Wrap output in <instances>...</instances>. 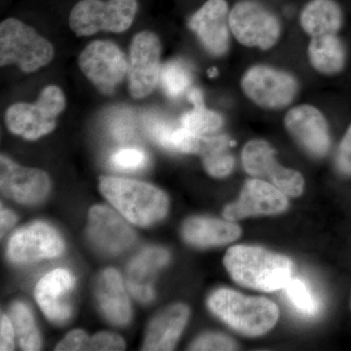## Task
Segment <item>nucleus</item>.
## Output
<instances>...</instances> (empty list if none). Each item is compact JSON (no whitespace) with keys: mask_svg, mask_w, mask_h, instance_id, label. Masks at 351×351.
<instances>
[{"mask_svg":"<svg viewBox=\"0 0 351 351\" xmlns=\"http://www.w3.org/2000/svg\"><path fill=\"white\" fill-rule=\"evenodd\" d=\"M223 263L235 282L263 292L284 289L293 277L291 260L260 247H232Z\"/></svg>","mask_w":351,"mask_h":351,"instance_id":"f257e3e1","label":"nucleus"},{"mask_svg":"<svg viewBox=\"0 0 351 351\" xmlns=\"http://www.w3.org/2000/svg\"><path fill=\"white\" fill-rule=\"evenodd\" d=\"M100 191L124 218L135 225H152L167 214V196L147 182L101 177Z\"/></svg>","mask_w":351,"mask_h":351,"instance_id":"f03ea898","label":"nucleus"},{"mask_svg":"<svg viewBox=\"0 0 351 351\" xmlns=\"http://www.w3.org/2000/svg\"><path fill=\"white\" fill-rule=\"evenodd\" d=\"M207 304L219 319L245 336L265 334L279 317L278 307L274 302L262 297H245L230 289L215 291Z\"/></svg>","mask_w":351,"mask_h":351,"instance_id":"7ed1b4c3","label":"nucleus"},{"mask_svg":"<svg viewBox=\"0 0 351 351\" xmlns=\"http://www.w3.org/2000/svg\"><path fill=\"white\" fill-rule=\"evenodd\" d=\"M54 57L52 44L29 25L15 18L0 25V64H17L24 73H34Z\"/></svg>","mask_w":351,"mask_h":351,"instance_id":"20e7f679","label":"nucleus"},{"mask_svg":"<svg viewBox=\"0 0 351 351\" xmlns=\"http://www.w3.org/2000/svg\"><path fill=\"white\" fill-rule=\"evenodd\" d=\"M66 108L63 91L55 85L44 88L34 104H14L7 110L6 125L15 135L38 140L54 130L56 117Z\"/></svg>","mask_w":351,"mask_h":351,"instance_id":"39448f33","label":"nucleus"},{"mask_svg":"<svg viewBox=\"0 0 351 351\" xmlns=\"http://www.w3.org/2000/svg\"><path fill=\"white\" fill-rule=\"evenodd\" d=\"M137 10V0H80L71 10L69 24L78 36L122 32L130 27Z\"/></svg>","mask_w":351,"mask_h":351,"instance_id":"423d86ee","label":"nucleus"},{"mask_svg":"<svg viewBox=\"0 0 351 351\" xmlns=\"http://www.w3.org/2000/svg\"><path fill=\"white\" fill-rule=\"evenodd\" d=\"M240 85L249 100L265 110H282L288 107L300 90L294 75L267 64H256L247 69Z\"/></svg>","mask_w":351,"mask_h":351,"instance_id":"0eeeda50","label":"nucleus"},{"mask_svg":"<svg viewBox=\"0 0 351 351\" xmlns=\"http://www.w3.org/2000/svg\"><path fill=\"white\" fill-rule=\"evenodd\" d=\"M230 31L246 47L271 49L281 36L278 18L256 0H241L230 12Z\"/></svg>","mask_w":351,"mask_h":351,"instance_id":"6e6552de","label":"nucleus"},{"mask_svg":"<svg viewBox=\"0 0 351 351\" xmlns=\"http://www.w3.org/2000/svg\"><path fill=\"white\" fill-rule=\"evenodd\" d=\"M82 73L104 94H112L128 73V62L110 41L90 43L78 59Z\"/></svg>","mask_w":351,"mask_h":351,"instance_id":"1a4fd4ad","label":"nucleus"},{"mask_svg":"<svg viewBox=\"0 0 351 351\" xmlns=\"http://www.w3.org/2000/svg\"><path fill=\"white\" fill-rule=\"evenodd\" d=\"M276 152L265 140H252L242 151V164L249 175L269 180L270 184L287 196L297 197L302 193L304 180L301 173L288 169L277 162Z\"/></svg>","mask_w":351,"mask_h":351,"instance_id":"9d476101","label":"nucleus"},{"mask_svg":"<svg viewBox=\"0 0 351 351\" xmlns=\"http://www.w3.org/2000/svg\"><path fill=\"white\" fill-rule=\"evenodd\" d=\"M160 40L154 32L136 34L131 43L127 73L133 98H145L156 89L160 80Z\"/></svg>","mask_w":351,"mask_h":351,"instance_id":"9b49d317","label":"nucleus"},{"mask_svg":"<svg viewBox=\"0 0 351 351\" xmlns=\"http://www.w3.org/2000/svg\"><path fill=\"white\" fill-rule=\"evenodd\" d=\"M284 126L311 156L323 157L329 152V125L322 112L313 106L301 105L291 108L284 117Z\"/></svg>","mask_w":351,"mask_h":351,"instance_id":"f8f14e48","label":"nucleus"},{"mask_svg":"<svg viewBox=\"0 0 351 351\" xmlns=\"http://www.w3.org/2000/svg\"><path fill=\"white\" fill-rule=\"evenodd\" d=\"M230 12L226 0H208L189 21V29L215 57L223 56L230 50Z\"/></svg>","mask_w":351,"mask_h":351,"instance_id":"ddd939ff","label":"nucleus"},{"mask_svg":"<svg viewBox=\"0 0 351 351\" xmlns=\"http://www.w3.org/2000/svg\"><path fill=\"white\" fill-rule=\"evenodd\" d=\"M287 207V195L283 191L255 178L245 182L239 199L226 207L223 217L235 221L248 217L281 213Z\"/></svg>","mask_w":351,"mask_h":351,"instance_id":"4468645a","label":"nucleus"},{"mask_svg":"<svg viewBox=\"0 0 351 351\" xmlns=\"http://www.w3.org/2000/svg\"><path fill=\"white\" fill-rule=\"evenodd\" d=\"M51 182L45 172L18 165L5 156L0 158L2 195L23 204H36L49 193Z\"/></svg>","mask_w":351,"mask_h":351,"instance_id":"2eb2a0df","label":"nucleus"},{"mask_svg":"<svg viewBox=\"0 0 351 351\" xmlns=\"http://www.w3.org/2000/svg\"><path fill=\"white\" fill-rule=\"evenodd\" d=\"M64 245L54 228L36 223L14 233L8 244V257L14 263H27L59 257Z\"/></svg>","mask_w":351,"mask_h":351,"instance_id":"dca6fc26","label":"nucleus"},{"mask_svg":"<svg viewBox=\"0 0 351 351\" xmlns=\"http://www.w3.org/2000/svg\"><path fill=\"white\" fill-rule=\"evenodd\" d=\"M88 233L92 242L106 253L117 254L130 248L135 232L121 217L103 205L90 210Z\"/></svg>","mask_w":351,"mask_h":351,"instance_id":"f3484780","label":"nucleus"},{"mask_svg":"<svg viewBox=\"0 0 351 351\" xmlns=\"http://www.w3.org/2000/svg\"><path fill=\"white\" fill-rule=\"evenodd\" d=\"M75 277L64 269H57L39 280L34 297L48 319L64 323L71 317V307L68 295L75 287Z\"/></svg>","mask_w":351,"mask_h":351,"instance_id":"a211bd4d","label":"nucleus"},{"mask_svg":"<svg viewBox=\"0 0 351 351\" xmlns=\"http://www.w3.org/2000/svg\"><path fill=\"white\" fill-rule=\"evenodd\" d=\"M189 307L178 304L164 309L147 328L144 350H172L186 327Z\"/></svg>","mask_w":351,"mask_h":351,"instance_id":"6ab92c4d","label":"nucleus"},{"mask_svg":"<svg viewBox=\"0 0 351 351\" xmlns=\"http://www.w3.org/2000/svg\"><path fill=\"white\" fill-rule=\"evenodd\" d=\"M169 261V254L160 248H147L137 256L128 267V288L142 302L154 299L152 279L157 270Z\"/></svg>","mask_w":351,"mask_h":351,"instance_id":"aec40b11","label":"nucleus"},{"mask_svg":"<svg viewBox=\"0 0 351 351\" xmlns=\"http://www.w3.org/2000/svg\"><path fill=\"white\" fill-rule=\"evenodd\" d=\"M97 297L104 313L115 325H125L131 318V306L121 276L117 270L106 269L97 283Z\"/></svg>","mask_w":351,"mask_h":351,"instance_id":"412c9836","label":"nucleus"},{"mask_svg":"<svg viewBox=\"0 0 351 351\" xmlns=\"http://www.w3.org/2000/svg\"><path fill=\"white\" fill-rule=\"evenodd\" d=\"M241 234L239 226L230 221L211 218H191L182 228V235L189 243L199 247L230 243Z\"/></svg>","mask_w":351,"mask_h":351,"instance_id":"4be33fe9","label":"nucleus"},{"mask_svg":"<svg viewBox=\"0 0 351 351\" xmlns=\"http://www.w3.org/2000/svg\"><path fill=\"white\" fill-rule=\"evenodd\" d=\"M343 24V10L335 0H311L300 15L302 31L311 38L338 34Z\"/></svg>","mask_w":351,"mask_h":351,"instance_id":"5701e85b","label":"nucleus"},{"mask_svg":"<svg viewBox=\"0 0 351 351\" xmlns=\"http://www.w3.org/2000/svg\"><path fill=\"white\" fill-rule=\"evenodd\" d=\"M309 63L323 75L341 73L346 64L345 44L338 34H324L311 38L307 47Z\"/></svg>","mask_w":351,"mask_h":351,"instance_id":"b1692460","label":"nucleus"},{"mask_svg":"<svg viewBox=\"0 0 351 351\" xmlns=\"http://www.w3.org/2000/svg\"><path fill=\"white\" fill-rule=\"evenodd\" d=\"M232 141L228 136H205L199 154L208 174L216 178L226 177L234 167V157L228 152Z\"/></svg>","mask_w":351,"mask_h":351,"instance_id":"393cba45","label":"nucleus"},{"mask_svg":"<svg viewBox=\"0 0 351 351\" xmlns=\"http://www.w3.org/2000/svg\"><path fill=\"white\" fill-rule=\"evenodd\" d=\"M189 100L193 108L184 113L181 119V125L186 130L197 136H208L216 133L223 125V119L218 112L205 107L200 90L193 89L189 95Z\"/></svg>","mask_w":351,"mask_h":351,"instance_id":"a878e982","label":"nucleus"},{"mask_svg":"<svg viewBox=\"0 0 351 351\" xmlns=\"http://www.w3.org/2000/svg\"><path fill=\"white\" fill-rule=\"evenodd\" d=\"M10 315L21 348L29 351L40 350V335L31 309L23 302H15L11 307Z\"/></svg>","mask_w":351,"mask_h":351,"instance_id":"bb28decb","label":"nucleus"},{"mask_svg":"<svg viewBox=\"0 0 351 351\" xmlns=\"http://www.w3.org/2000/svg\"><path fill=\"white\" fill-rule=\"evenodd\" d=\"M159 82L167 96L178 98L191 87L193 76L186 64L174 60L166 64L161 69Z\"/></svg>","mask_w":351,"mask_h":351,"instance_id":"cd10ccee","label":"nucleus"},{"mask_svg":"<svg viewBox=\"0 0 351 351\" xmlns=\"http://www.w3.org/2000/svg\"><path fill=\"white\" fill-rule=\"evenodd\" d=\"M293 307L302 315L313 317L319 313L320 306L311 288L300 278H291L283 289Z\"/></svg>","mask_w":351,"mask_h":351,"instance_id":"c85d7f7f","label":"nucleus"},{"mask_svg":"<svg viewBox=\"0 0 351 351\" xmlns=\"http://www.w3.org/2000/svg\"><path fill=\"white\" fill-rule=\"evenodd\" d=\"M110 162L119 170L137 171L147 166L149 156L142 149H122L112 154Z\"/></svg>","mask_w":351,"mask_h":351,"instance_id":"c756f323","label":"nucleus"},{"mask_svg":"<svg viewBox=\"0 0 351 351\" xmlns=\"http://www.w3.org/2000/svg\"><path fill=\"white\" fill-rule=\"evenodd\" d=\"M237 343L228 337L219 334H208L196 339L191 350H235Z\"/></svg>","mask_w":351,"mask_h":351,"instance_id":"7c9ffc66","label":"nucleus"},{"mask_svg":"<svg viewBox=\"0 0 351 351\" xmlns=\"http://www.w3.org/2000/svg\"><path fill=\"white\" fill-rule=\"evenodd\" d=\"M125 343L119 335L112 332H99L90 338L88 350H124Z\"/></svg>","mask_w":351,"mask_h":351,"instance_id":"2f4dec72","label":"nucleus"},{"mask_svg":"<svg viewBox=\"0 0 351 351\" xmlns=\"http://www.w3.org/2000/svg\"><path fill=\"white\" fill-rule=\"evenodd\" d=\"M336 165L339 173L345 176H351V124L339 145Z\"/></svg>","mask_w":351,"mask_h":351,"instance_id":"473e14b6","label":"nucleus"},{"mask_svg":"<svg viewBox=\"0 0 351 351\" xmlns=\"http://www.w3.org/2000/svg\"><path fill=\"white\" fill-rule=\"evenodd\" d=\"M90 338L82 330H75L66 335V338L57 346L56 350H88Z\"/></svg>","mask_w":351,"mask_h":351,"instance_id":"72a5a7b5","label":"nucleus"},{"mask_svg":"<svg viewBox=\"0 0 351 351\" xmlns=\"http://www.w3.org/2000/svg\"><path fill=\"white\" fill-rule=\"evenodd\" d=\"M14 330L13 323L2 314L1 324H0V350L8 351L14 350Z\"/></svg>","mask_w":351,"mask_h":351,"instance_id":"f704fd0d","label":"nucleus"},{"mask_svg":"<svg viewBox=\"0 0 351 351\" xmlns=\"http://www.w3.org/2000/svg\"><path fill=\"white\" fill-rule=\"evenodd\" d=\"M1 221H0V226H1V237L4 233L8 232L17 221V217L12 212L9 210L1 208V215H0Z\"/></svg>","mask_w":351,"mask_h":351,"instance_id":"c9c22d12","label":"nucleus"}]
</instances>
